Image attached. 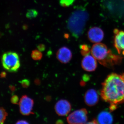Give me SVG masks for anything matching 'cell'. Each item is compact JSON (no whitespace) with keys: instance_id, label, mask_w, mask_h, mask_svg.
Masks as SVG:
<instances>
[{"instance_id":"cell-1","label":"cell","mask_w":124,"mask_h":124,"mask_svg":"<svg viewBox=\"0 0 124 124\" xmlns=\"http://www.w3.org/2000/svg\"><path fill=\"white\" fill-rule=\"evenodd\" d=\"M101 97L110 104L124 102V78L122 75L112 73L102 83Z\"/></svg>"},{"instance_id":"cell-2","label":"cell","mask_w":124,"mask_h":124,"mask_svg":"<svg viewBox=\"0 0 124 124\" xmlns=\"http://www.w3.org/2000/svg\"><path fill=\"white\" fill-rule=\"evenodd\" d=\"M89 17L88 12L81 7L76 8L70 15L67 23V27L76 39L79 38L84 33Z\"/></svg>"},{"instance_id":"cell-3","label":"cell","mask_w":124,"mask_h":124,"mask_svg":"<svg viewBox=\"0 0 124 124\" xmlns=\"http://www.w3.org/2000/svg\"><path fill=\"white\" fill-rule=\"evenodd\" d=\"M91 52L93 57L104 67L111 68L122 62V57L112 53L106 46L101 43L93 45Z\"/></svg>"},{"instance_id":"cell-4","label":"cell","mask_w":124,"mask_h":124,"mask_svg":"<svg viewBox=\"0 0 124 124\" xmlns=\"http://www.w3.org/2000/svg\"><path fill=\"white\" fill-rule=\"evenodd\" d=\"M1 62L3 67L10 72H16L20 67L19 56L17 53L9 51L2 55Z\"/></svg>"},{"instance_id":"cell-5","label":"cell","mask_w":124,"mask_h":124,"mask_svg":"<svg viewBox=\"0 0 124 124\" xmlns=\"http://www.w3.org/2000/svg\"><path fill=\"white\" fill-rule=\"evenodd\" d=\"M88 112L85 108L74 111L67 117L69 124H85L88 120Z\"/></svg>"},{"instance_id":"cell-6","label":"cell","mask_w":124,"mask_h":124,"mask_svg":"<svg viewBox=\"0 0 124 124\" xmlns=\"http://www.w3.org/2000/svg\"><path fill=\"white\" fill-rule=\"evenodd\" d=\"M34 101L27 95H23L19 101V110L20 113L24 116L33 114L32 110Z\"/></svg>"},{"instance_id":"cell-7","label":"cell","mask_w":124,"mask_h":124,"mask_svg":"<svg viewBox=\"0 0 124 124\" xmlns=\"http://www.w3.org/2000/svg\"><path fill=\"white\" fill-rule=\"evenodd\" d=\"M54 108L55 112L58 115L64 116L70 112L71 106L70 102L68 100L61 99L56 103Z\"/></svg>"},{"instance_id":"cell-8","label":"cell","mask_w":124,"mask_h":124,"mask_svg":"<svg viewBox=\"0 0 124 124\" xmlns=\"http://www.w3.org/2000/svg\"><path fill=\"white\" fill-rule=\"evenodd\" d=\"M114 46L119 54L124 55V31L117 29L114 30Z\"/></svg>"},{"instance_id":"cell-9","label":"cell","mask_w":124,"mask_h":124,"mask_svg":"<svg viewBox=\"0 0 124 124\" xmlns=\"http://www.w3.org/2000/svg\"><path fill=\"white\" fill-rule=\"evenodd\" d=\"M88 36L89 39L91 42L99 43L103 39L104 33L100 28L93 27L89 30Z\"/></svg>"},{"instance_id":"cell-10","label":"cell","mask_w":124,"mask_h":124,"mask_svg":"<svg viewBox=\"0 0 124 124\" xmlns=\"http://www.w3.org/2000/svg\"><path fill=\"white\" fill-rule=\"evenodd\" d=\"M96 59L93 55H87L85 56L81 62V66L86 71L92 72L95 71L97 67Z\"/></svg>"},{"instance_id":"cell-11","label":"cell","mask_w":124,"mask_h":124,"mask_svg":"<svg viewBox=\"0 0 124 124\" xmlns=\"http://www.w3.org/2000/svg\"><path fill=\"white\" fill-rule=\"evenodd\" d=\"M58 60L62 63H68L72 58V53L70 50L66 46L61 47L56 53Z\"/></svg>"},{"instance_id":"cell-12","label":"cell","mask_w":124,"mask_h":124,"mask_svg":"<svg viewBox=\"0 0 124 124\" xmlns=\"http://www.w3.org/2000/svg\"><path fill=\"white\" fill-rule=\"evenodd\" d=\"M84 99L85 103L89 106L96 105L99 100L97 91L94 89H90L85 94Z\"/></svg>"},{"instance_id":"cell-13","label":"cell","mask_w":124,"mask_h":124,"mask_svg":"<svg viewBox=\"0 0 124 124\" xmlns=\"http://www.w3.org/2000/svg\"><path fill=\"white\" fill-rule=\"evenodd\" d=\"M97 120L99 124H111L113 122V117L108 112L103 111L99 113Z\"/></svg>"},{"instance_id":"cell-14","label":"cell","mask_w":124,"mask_h":124,"mask_svg":"<svg viewBox=\"0 0 124 124\" xmlns=\"http://www.w3.org/2000/svg\"><path fill=\"white\" fill-rule=\"evenodd\" d=\"M43 54L41 51L35 49L32 50L31 54V57L33 60H39L42 59Z\"/></svg>"},{"instance_id":"cell-15","label":"cell","mask_w":124,"mask_h":124,"mask_svg":"<svg viewBox=\"0 0 124 124\" xmlns=\"http://www.w3.org/2000/svg\"><path fill=\"white\" fill-rule=\"evenodd\" d=\"M38 11L35 9H28L26 14V17L29 19L35 18L38 15Z\"/></svg>"},{"instance_id":"cell-16","label":"cell","mask_w":124,"mask_h":124,"mask_svg":"<svg viewBox=\"0 0 124 124\" xmlns=\"http://www.w3.org/2000/svg\"><path fill=\"white\" fill-rule=\"evenodd\" d=\"M80 53L83 56L88 55L89 54L90 50L89 47L88 45L86 44H83L81 45L80 46Z\"/></svg>"},{"instance_id":"cell-17","label":"cell","mask_w":124,"mask_h":124,"mask_svg":"<svg viewBox=\"0 0 124 124\" xmlns=\"http://www.w3.org/2000/svg\"><path fill=\"white\" fill-rule=\"evenodd\" d=\"M8 113L4 108H0V124H4Z\"/></svg>"},{"instance_id":"cell-18","label":"cell","mask_w":124,"mask_h":124,"mask_svg":"<svg viewBox=\"0 0 124 124\" xmlns=\"http://www.w3.org/2000/svg\"><path fill=\"white\" fill-rule=\"evenodd\" d=\"M75 0H60L59 4L62 7H67L71 5Z\"/></svg>"},{"instance_id":"cell-19","label":"cell","mask_w":124,"mask_h":124,"mask_svg":"<svg viewBox=\"0 0 124 124\" xmlns=\"http://www.w3.org/2000/svg\"><path fill=\"white\" fill-rule=\"evenodd\" d=\"M22 86L24 88H27L30 86L31 82L30 80L28 79H24L19 81Z\"/></svg>"},{"instance_id":"cell-20","label":"cell","mask_w":124,"mask_h":124,"mask_svg":"<svg viewBox=\"0 0 124 124\" xmlns=\"http://www.w3.org/2000/svg\"><path fill=\"white\" fill-rule=\"evenodd\" d=\"M11 102L14 104H18L19 101V98L17 95H14L11 97Z\"/></svg>"},{"instance_id":"cell-21","label":"cell","mask_w":124,"mask_h":124,"mask_svg":"<svg viewBox=\"0 0 124 124\" xmlns=\"http://www.w3.org/2000/svg\"><path fill=\"white\" fill-rule=\"evenodd\" d=\"M38 50L40 51H44L46 49V46L45 45L43 44H40L38 45L37 46Z\"/></svg>"},{"instance_id":"cell-22","label":"cell","mask_w":124,"mask_h":124,"mask_svg":"<svg viewBox=\"0 0 124 124\" xmlns=\"http://www.w3.org/2000/svg\"><path fill=\"white\" fill-rule=\"evenodd\" d=\"M82 80L85 82H87L90 79V77L87 74H85L82 76Z\"/></svg>"},{"instance_id":"cell-23","label":"cell","mask_w":124,"mask_h":124,"mask_svg":"<svg viewBox=\"0 0 124 124\" xmlns=\"http://www.w3.org/2000/svg\"><path fill=\"white\" fill-rule=\"evenodd\" d=\"M15 124H29L28 122H27L26 121L24 120H20L18 121Z\"/></svg>"},{"instance_id":"cell-24","label":"cell","mask_w":124,"mask_h":124,"mask_svg":"<svg viewBox=\"0 0 124 124\" xmlns=\"http://www.w3.org/2000/svg\"><path fill=\"white\" fill-rule=\"evenodd\" d=\"M117 108V105L115 104H110V109L111 111L115 110Z\"/></svg>"},{"instance_id":"cell-25","label":"cell","mask_w":124,"mask_h":124,"mask_svg":"<svg viewBox=\"0 0 124 124\" xmlns=\"http://www.w3.org/2000/svg\"><path fill=\"white\" fill-rule=\"evenodd\" d=\"M85 124H99L98 123L97 121H96V120H94L92 121H90V122H86Z\"/></svg>"},{"instance_id":"cell-26","label":"cell","mask_w":124,"mask_h":124,"mask_svg":"<svg viewBox=\"0 0 124 124\" xmlns=\"http://www.w3.org/2000/svg\"><path fill=\"white\" fill-rule=\"evenodd\" d=\"M40 80H39V79H36L35 80V84L36 85H40Z\"/></svg>"},{"instance_id":"cell-27","label":"cell","mask_w":124,"mask_h":124,"mask_svg":"<svg viewBox=\"0 0 124 124\" xmlns=\"http://www.w3.org/2000/svg\"><path fill=\"white\" fill-rule=\"evenodd\" d=\"M80 85L81 86H84L85 85V82L83 80L81 81L80 82Z\"/></svg>"},{"instance_id":"cell-28","label":"cell","mask_w":124,"mask_h":124,"mask_svg":"<svg viewBox=\"0 0 124 124\" xmlns=\"http://www.w3.org/2000/svg\"><path fill=\"white\" fill-rule=\"evenodd\" d=\"M56 124H64L63 121L61 120H59L56 122Z\"/></svg>"},{"instance_id":"cell-29","label":"cell","mask_w":124,"mask_h":124,"mask_svg":"<svg viewBox=\"0 0 124 124\" xmlns=\"http://www.w3.org/2000/svg\"><path fill=\"white\" fill-rule=\"evenodd\" d=\"M46 100H47V101H50V100H51V97H50V96H47V97H46Z\"/></svg>"},{"instance_id":"cell-30","label":"cell","mask_w":124,"mask_h":124,"mask_svg":"<svg viewBox=\"0 0 124 124\" xmlns=\"http://www.w3.org/2000/svg\"></svg>"}]
</instances>
